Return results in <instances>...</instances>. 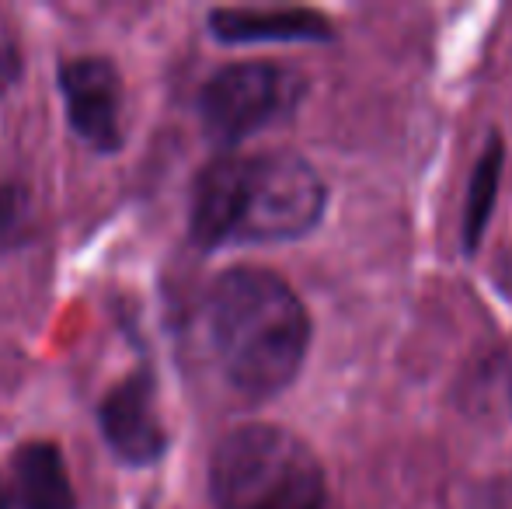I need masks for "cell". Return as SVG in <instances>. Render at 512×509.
I'll use <instances>...</instances> for the list:
<instances>
[{
  "mask_svg": "<svg viewBox=\"0 0 512 509\" xmlns=\"http://www.w3.org/2000/svg\"><path fill=\"white\" fill-rule=\"evenodd\" d=\"M324 203V178L293 150L216 157L192 189V238L199 248L297 241L317 227Z\"/></svg>",
  "mask_w": 512,
  "mask_h": 509,
  "instance_id": "6da1fadb",
  "label": "cell"
},
{
  "mask_svg": "<svg viewBox=\"0 0 512 509\" xmlns=\"http://www.w3.org/2000/svg\"><path fill=\"white\" fill-rule=\"evenodd\" d=\"M206 328L223 377L248 398L286 391L310 346L307 307L283 276L258 265H237L213 279Z\"/></svg>",
  "mask_w": 512,
  "mask_h": 509,
  "instance_id": "7a4b0ae2",
  "label": "cell"
},
{
  "mask_svg": "<svg viewBox=\"0 0 512 509\" xmlns=\"http://www.w3.org/2000/svg\"><path fill=\"white\" fill-rule=\"evenodd\" d=\"M209 496L216 509H328L314 450L269 422L237 426L216 443Z\"/></svg>",
  "mask_w": 512,
  "mask_h": 509,
  "instance_id": "3957f363",
  "label": "cell"
},
{
  "mask_svg": "<svg viewBox=\"0 0 512 509\" xmlns=\"http://www.w3.org/2000/svg\"><path fill=\"white\" fill-rule=\"evenodd\" d=\"M304 95V81L276 63H230L216 70L199 95V116L209 140L241 143L258 129L286 119Z\"/></svg>",
  "mask_w": 512,
  "mask_h": 509,
  "instance_id": "277c9868",
  "label": "cell"
},
{
  "mask_svg": "<svg viewBox=\"0 0 512 509\" xmlns=\"http://www.w3.org/2000/svg\"><path fill=\"white\" fill-rule=\"evenodd\" d=\"M67 123L88 147L112 154L122 147V77L108 56H77L60 67Z\"/></svg>",
  "mask_w": 512,
  "mask_h": 509,
  "instance_id": "5b68a950",
  "label": "cell"
},
{
  "mask_svg": "<svg viewBox=\"0 0 512 509\" xmlns=\"http://www.w3.org/2000/svg\"><path fill=\"white\" fill-rule=\"evenodd\" d=\"M98 429L108 450L129 468H147L161 461L168 436L157 415V381L147 367L122 377L98 405Z\"/></svg>",
  "mask_w": 512,
  "mask_h": 509,
  "instance_id": "8992f818",
  "label": "cell"
},
{
  "mask_svg": "<svg viewBox=\"0 0 512 509\" xmlns=\"http://www.w3.org/2000/svg\"><path fill=\"white\" fill-rule=\"evenodd\" d=\"M209 32L230 46L244 42H324L331 25L324 14L307 7H216Z\"/></svg>",
  "mask_w": 512,
  "mask_h": 509,
  "instance_id": "52a82bcc",
  "label": "cell"
},
{
  "mask_svg": "<svg viewBox=\"0 0 512 509\" xmlns=\"http://www.w3.org/2000/svg\"><path fill=\"white\" fill-rule=\"evenodd\" d=\"M18 509H77L74 485L60 447L46 440L25 443L11 457Z\"/></svg>",
  "mask_w": 512,
  "mask_h": 509,
  "instance_id": "ba28073f",
  "label": "cell"
},
{
  "mask_svg": "<svg viewBox=\"0 0 512 509\" xmlns=\"http://www.w3.org/2000/svg\"><path fill=\"white\" fill-rule=\"evenodd\" d=\"M499 175H502V140L492 136L488 150L481 154L478 168L471 178V192H467V213H464V245L467 252L478 248V241L485 238L488 217H492L495 192H499Z\"/></svg>",
  "mask_w": 512,
  "mask_h": 509,
  "instance_id": "9c48e42d",
  "label": "cell"
},
{
  "mask_svg": "<svg viewBox=\"0 0 512 509\" xmlns=\"http://www.w3.org/2000/svg\"><path fill=\"white\" fill-rule=\"evenodd\" d=\"M21 210H25V199H21L18 185H0V248L21 227Z\"/></svg>",
  "mask_w": 512,
  "mask_h": 509,
  "instance_id": "30bf717a",
  "label": "cell"
},
{
  "mask_svg": "<svg viewBox=\"0 0 512 509\" xmlns=\"http://www.w3.org/2000/svg\"><path fill=\"white\" fill-rule=\"evenodd\" d=\"M18 77H21V56L11 42H4V46H0V98L14 88Z\"/></svg>",
  "mask_w": 512,
  "mask_h": 509,
  "instance_id": "8fae6325",
  "label": "cell"
},
{
  "mask_svg": "<svg viewBox=\"0 0 512 509\" xmlns=\"http://www.w3.org/2000/svg\"><path fill=\"white\" fill-rule=\"evenodd\" d=\"M0 509H11V506H7V492H4V485H0Z\"/></svg>",
  "mask_w": 512,
  "mask_h": 509,
  "instance_id": "7c38bea8",
  "label": "cell"
}]
</instances>
